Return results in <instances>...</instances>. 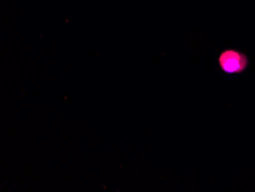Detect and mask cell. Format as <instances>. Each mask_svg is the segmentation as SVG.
<instances>
[{
  "label": "cell",
  "instance_id": "obj_1",
  "mask_svg": "<svg viewBox=\"0 0 255 192\" xmlns=\"http://www.w3.org/2000/svg\"><path fill=\"white\" fill-rule=\"evenodd\" d=\"M219 69L226 75H239L244 73L249 65V56L236 48H229L219 53L217 58Z\"/></svg>",
  "mask_w": 255,
  "mask_h": 192
}]
</instances>
